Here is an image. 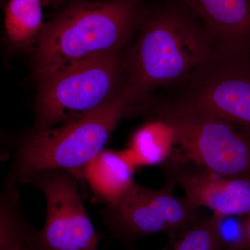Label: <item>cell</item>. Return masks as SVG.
I'll return each instance as SVG.
<instances>
[{
    "label": "cell",
    "instance_id": "1",
    "mask_svg": "<svg viewBox=\"0 0 250 250\" xmlns=\"http://www.w3.org/2000/svg\"><path fill=\"white\" fill-rule=\"evenodd\" d=\"M136 34L125 60L126 85L140 103L156 88L182 84L215 50L201 21L184 0L143 6Z\"/></svg>",
    "mask_w": 250,
    "mask_h": 250
},
{
    "label": "cell",
    "instance_id": "2",
    "mask_svg": "<svg viewBox=\"0 0 250 250\" xmlns=\"http://www.w3.org/2000/svg\"><path fill=\"white\" fill-rule=\"evenodd\" d=\"M142 0H75L49 22L36 42L40 82L74 64L124 51L136 35Z\"/></svg>",
    "mask_w": 250,
    "mask_h": 250
},
{
    "label": "cell",
    "instance_id": "3",
    "mask_svg": "<svg viewBox=\"0 0 250 250\" xmlns=\"http://www.w3.org/2000/svg\"><path fill=\"white\" fill-rule=\"evenodd\" d=\"M139 103L126 84L111 102L86 116L33 131L14 155L5 188H14L31 174L46 169L67 171L82 182L85 166L104 149L122 120L138 111Z\"/></svg>",
    "mask_w": 250,
    "mask_h": 250
},
{
    "label": "cell",
    "instance_id": "4",
    "mask_svg": "<svg viewBox=\"0 0 250 250\" xmlns=\"http://www.w3.org/2000/svg\"><path fill=\"white\" fill-rule=\"evenodd\" d=\"M152 118L170 126L178 152L188 159L228 179L250 182V131L196 108L166 100Z\"/></svg>",
    "mask_w": 250,
    "mask_h": 250
},
{
    "label": "cell",
    "instance_id": "5",
    "mask_svg": "<svg viewBox=\"0 0 250 250\" xmlns=\"http://www.w3.org/2000/svg\"><path fill=\"white\" fill-rule=\"evenodd\" d=\"M125 51L74 64L41 82L34 131L75 121L116 98L127 80Z\"/></svg>",
    "mask_w": 250,
    "mask_h": 250
},
{
    "label": "cell",
    "instance_id": "6",
    "mask_svg": "<svg viewBox=\"0 0 250 250\" xmlns=\"http://www.w3.org/2000/svg\"><path fill=\"white\" fill-rule=\"evenodd\" d=\"M172 99L250 131V51L214 50Z\"/></svg>",
    "mask_w": 250,
    "mask_h": 250
},
{
    "label": "cell",
    "instance_id": "7",
    "mask_svg": "<svg viewBox=\"0 0 250 250\" xmlns=\"http://www.w3.org/2000/svg\"><path fill=\"white\" fill-rule=\"evenodd\" d=\"M175 185L168 179L162 188L152 190L134 182L124 196L104 210V223L112 236L132 248L140 237L172 236L202 221L205 218L199 208L186 197L174 195Z\"/></svg>",
    "mask_w": 250,
    "mask_h": 250
},
{
    "label": "cell",
    "instance_id": "8",
    "mask_svg": "<svg viewBox=\"0 0 250 250\" xmlns=\"http://www.w3.org/2000/svg\"><path fill=\"white\" fill-rule=\"evenodd\" d=\"M78 182L59 169L39 171L22 182L42 190L47 203L45 226L33 231L34 250H98L100 236L85 210Z\"/></svg>",
    "mask_w": 250,
    "mask_h": 250
},
{
    "label": "cell",
    "instance_id": "9",
    "mask_svg": "<svg viewBox=\"0 0 250 250\" xmlns=\"http://www.w3.org/2000/svg\"><path fill=\"white\" fill-rule=\"evenodd\" d=\"M167 178L183 188L186 198L197 208H209L214 215L250 213V182L228 179L172 152L165 163Z\"/></svg>",
    "mask_w": 250,
    "mask_h": 250
},
{
    "label": "cell",
    "instance_id": "10",
    "mask_svg": "<svg viewBox=\"0 0 250 250\" xmlns=\"http://www.w3.org/2000/svg\"><path fill=\"white\" fill-rule=\"evenodd\" d=\"M215 50L250 51V0H184Z\"/></svg>",
    "mask_w": 250,
    "mask_h": 250
},
{
    "label": "cell",
    "instance_id": "11",
    "mask_svg": "<svg viewBox=\"0 0 250 250\" xmlns=\"http://www.w3.org/2000/svg\"><path fill=\"white\" fill-rule=\"evenodd\" d=\"M135 168L124 150L104 149L85 166L83 181L98 201L110 205L132 187Z\"/></svg>",
    "mask_w": 250,
    "mask_h": 250
},
{
    "label": "cell",
    "instance_id": "12",
    "mask_svg": "<svg viewBox=\"0 0 250 250\" xmlns=\"http://www.w3.org/2000/svg\"><path fill=\"white\" fill-rule=\"evenodd\" d=\"M174 145L170 126L161 120L151 118L133 134L124 151L136 167L156 165L168 159Z\"/></svg>",
    "mask_w": 250,
    "mask_h": 250
},
{
    "label": "cell",
    "instance_id": "13",
    "mask_svg": "<svg viewBox=\"0 0 250 250\" xmlns=\"http://www.w3.org/2000/svg\"><path fill=\"white\" fill-rule=\"evenodd\" d=\"M41 0H9L4 12L6 36L21 47L36 42L45 23Z\"/></svg>",
    "mask_w": 250,
    "mask_h": 250
},
{
    "label": "cell",
    "instance_id": "14",
    "mask_svg": "<svg viewBox=\"0 0 250 250\" xmlns=\"http://www.w3.org/2000/svg\"><path fill=\"white\" fill-rule=\"evenodd\" d=\"M16 188L4 189L0 205V250H35L34 228L23 216Z\"/></svg>",
    "mask_w": 250,
    "mask_h": 250
},
{
    "label": "cell",
    "instance_id": "15",
    "mask_svg": "<svg viewBox=\"0 0 250 250\" xmlns=\"http://www.w3.org/2000/svg\"><path fill=\"white\" fill-rule=\"evenodd\" d=\"M168 244L162 250H223L214 215L170 236Z\"/></svg>",
    "mask_w": 250,
    "mask_h": 250
},
{
    "label": "cell",
    "instance_id": "16",
    "mask_svg": "<svg viewBox=\"0 0 250 250\" xmlns=\"http://www.w3.org/2000/svg\"><path fill=\"white\" fill-rule=\"evenodd\" d=\"M213 215L216 219L219 236L224 247H237L244 250V220H240L239 215Z\"/></svg>",
    "mask_w": 250,
    "mask_h": 250
},
{
    "label": "cell",
    "instance_id": "17",
    "mask_svg": "<svg viewBox=\"0 0 250 250\" xmlns=\"http://www.w3.org/2000/svg\"><path fill=\"white\" fill-rule=\"evenodd\" d=\"M243 233H244V241H243V249L250 250V213L244 220L243 223Z\"/></svg>",
    "mask_w": 250,
    "mask_h": 250
},
{
    "label": "cell",
    "instance_id": "18",
    "mask_svg": "<svg viewBox=\"0 0 250 250\" xmlns=\"http://www.w3.org/2000/svg\"><path fill=\"white\" fill-rule=\"evenodd\" d=\"M45 7L56 8L61 6L65 0H41Z\"/></svg>",
    "mask_w": 250,
    "mask_h": 250
},
{
    "label": "cell",
    "instance_id": "19",
    "mask_svg": "<svg viewBox=\"0 0 250 250\" xmlns=\"http://www.w3.org/2000/svg\"><path fill=\"white\" fill-rule=\"evenodd\" d=\"M223 250H242L241 248H237V247H227L224 248Z\"/></svg>",
    "mask_w": 250,
    "mask_h": 250
}]
</instances>
